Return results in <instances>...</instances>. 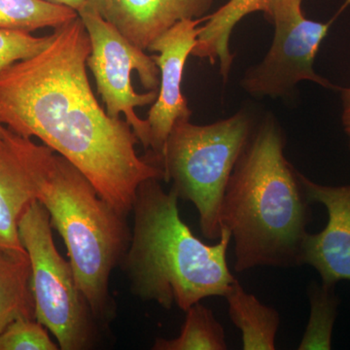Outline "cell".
<instances>
[{
	"label": "cell",
	"mask_w": 350,
	"mask_h": 350,
	"mask_svg": "<svg viewBox=\"0 0 350 350\" xmlns=\"http://www.w3.org/2000/svg\"><path fill=\"white\" fill-rule=\"evenodd\" d=\"M213 0H88L101 17L142 50L177 23L200 19Z\"/></svg>",
	"instance_id": "cell-11"
},
{
	"label": "cell",
	"mask_w": 350,
	"mask_h": 350,
	"mask_svg": "<svg viewBox=\"0 0 350 350\" xmlns=\"http://www.w3.org/2000/svg\"><path fill=\"white\" fill-rule=\"evenodd\" d=\"M47 329L36 319L13 320L0 333V350H57Z\"/></svg>",
	"instance_id": "cell-19"
},
{
	"label": "cell",
	"mask_w": 350,
	"mask_h": 350,
	"mask_svg": "<svg viewBox=\"0 0 350 350\" xmlns=\"http://www.w3.org/2000/svg\"><path fill=\"white\" fill-rule=\"evenodd\" d=\"M69 7L46 0H0V29L31 32L62 27L78 17Z\"/></svg>",
	"instance_id": "cell-17"
},
{
	"label": "cell",
	"mask_w": 350,
	"mask_h": 350,
	"mask_svg": "<svg viewBox=\"0 0 350 350\" xmlns=\"http://www.w3.org/2000/svg\"><path fill=\"white\" fill-rule=\"evenodd\" d=\"M25 146L36 200L66 243L76 280L94 317L108 324L116 312L110 278L131 243L126 216L64 157L31 137H25Z\"/></svg>",
	"instance_id": "cell-4"
},
{
	"label": "cell",
	"mask_w": 350,
	"mask_h": 350,
	"mask_svg": "<svg viewBox=\"0 0 350 350\" xmlns=\"http://www.w3.org/2000/svg\"><path fill=\"white\" fill-rule=\"evenodd\" d=\"M304 0H288L271 18L275 36L271 48L261 63L247 69L241 86L254 96H288L300 82L308 81L325 89L338 88L315 72L313 66L322 41L333 23L338 19L350 0L326 23L308 19L301 9Z\"/></svg>",
	"instance_id": "cell-8"
},
{
	"label": "cell",
	"mask_w": 350,
	"mask_h": 350,
	"mask_svg": "<svg viewBox=\"0 0 350 350\" xmlns=\"http://www.w3.org/2000/svg\"><path fill=\"white\" fill-rule=\"evenodd\" d=\"M181 333L174 338H156L154 350H226L224 328L211 308L194 304L186 310Z\"/></svg>",
	"instance_id": "cell-16"
},
{
	"label": "cell",
	"mask_w": 350,
	"mask_h": 350,
	"mask_svg": "<svg viewBox=\"0 0 350 350\" xmlns=\"http://www.w3.org/2000/svg\"><path fill=\"white\" fill-rule=\"evenodd\" d=\"M288 0H230L215 12L204 18L199 27L192 56L207 59L211 64L219 62L220 73L227 81L234 56L230 52V38L239 21L253 12H262L271 20L275 11Z\"/></svg>",
	"instance_id": "cell-13"
},
{
	"label": "cell",
	"mask_w": 350,
	"mask_h": 350,
	"mask_svg": "<svg viewBox=\"0 0 350 350\" xmlns=\"http://www.w3.org/2000/svg\"><path fill=\"white\" fill-rule=\"evenodd\" d=\"M31 280L27 253L0 251V333L13 320L36 319Z\"/></svg>",
	"instance_id": "cell-15"
},
{
	"label": "cell",
	"mask_w": 350,
	"mask_h": 350,
	"mask_svg": "<svg viewBox=\"0 0 350 350\" xmlns=\"http://www.w3.org/2000/svg\"><path fill=\"white\" fill-rule=\"evenodd\" d=\"M253 130L252 120L244 111L209 125L180 120L155 163L163 172V180L172 182L179 200H188L197 208L204 238H220L226 187Z\"/></svg>",
	"instance_id": "cell-5"
},
{
	"label": "cell",
	"mask_w": 350,
	"mask_h": 350,
	"mask_svg": "<svg viewBox=\"0 0 350 350\" xmlns=\"http://www.w3.org/2000/svg\"><path fill=\"white\" fill-rule=\"evenodd\" d=\"M342 98V123L345 133L349 137L350 147V87L338 89Z\"/></svg>",
	"instance_id": "cell-21"
},
{
	"label": "cell",
	"mask_w": 350,
	"mask_h": 350,
	"mask_svg": "<svg viewBox=\"0 0 350 350\" xmlns=\"http://www.w3.org/2000/svg\"><path fill=\"white\" fill-rule=\"evenodd\" d=\"M19 236L31 262L34 317L55 336L59 349H94L100 322L78 285L70 262L59 254L49 213L38 200L23 214Z\"/></svg>",
	"instance_id": "cell-6"
},
{
	"label": "cell",
	"mask_w": 350,
	"mask_h": 350,
	"mask_svg": "<svg viewBox=\"0 0 350 350\" xmlns=\"http://www.w3.org/2000/svg\"><path fill=\"white\" fill-rule=\"evenodd\" d=\"M310 320L299 350H330L332 334L338 315L340 300L335 287L313 282L308 287Z\"/></svg>",
	"instance_id": "cell-18"
},
{
	"label": "cell",
	"mask_w": 350,
	"mask_h": 350,
	"mask_svg": "<svg viewBox=\"0 0 350 350\" xmlns=\"http://www.w3.org/2000/svg\"><path fill=\"white\" fill-rule=\"evenodd\" d=\"M52 39L53 34L34 36L29 32L0 29V73L16 63L36 56Z\"/></svg>",
	"instance_id": "cell-20"
},
{
	"label": "cell",
	"mask_w": 350,
	"mask_h": 350,
	"mask_svg": "<svg viewBox=\"0 0 350 350\" xmlns=\"http://www.w3.org/2000/svg\"><path fill=\"white\" fill-rule=\"evenodd\" d=\"M7 130H8V128L4 126L3 124L0 123V142H1L2 139H3L4 135H5Z\"/></svg>",
	"instance_id": "cell-23"
},
{
	"label": "cell",
	"mask_w": 350,
	"mask_h": 350,
	"mask_svg": "<svg viewBox=\"0 0 350 350\" xmlns=\"http://www.w3.org/2000/svg\"><path fill=\"white\" fill-rule=\"evenodd\" d=\"M90 53L79 16L55 29L47 47L0 73V123L64 157L128 216L139 186L163 180V172L137 155L130 124L100 107L88 78Z\"/></svg>",
	"instance_id": "cell-1"
},
{
	"label": "cell",
	"mask_w": 350,
	"mask_h": 350,
	"mask_svg": "<svg viewBox=\"0 0 350 350\" xmlns=\"http://www.w3.org/2000/svg\"><path fill=\"white\" fill-rule=\"evenodd\" d=\"M300 178L310 202L321 204L328 214L326 227L306 237L301 265L317 269L328 286L350 282V185H321L301 172Z\"/></svg>",
	"instance_id": "cell-10"
},
{
	"label": "cell",
	"mask_w": 350,
	"mask_h": 350,
	"mask_svg": "<svg viewBox=\"0 0 350 350\" xmlns=\"http://www.w3.org/2000/svg\"><path fill=\"white\" fill-rule=\"evenodd\" d=\"M232 324L241 330L243 350H275L280 315L271 306L264 305L247 293L234 280L225 295Z\"/></svg>",
	"instance_id": "cell-14"
},
{
	"label": "cell",
	"mask_w": 350,
	"mask_h": 350,
	"mask_svg": "<svg viewBox=\"0 0 350 350\" xmlns=\"http://www.w3.org/2000/svg\"><path fill=\"white\" fill-rule=\"evenodd\" d=\"M202 23L204 18L182 20L149 46V51L158 53L152 57L160 70L158 96L146 119L150 126L149 160L153 163L162 157L175 123L190 118L191 109L181 91L182 77Z\"/></svg>",
	"instance_id": "cell-9"
},
{
	"label": "cell",
	"mask_w": 350,
	"mask_h": 350,
	"mask_svg": "<svg viewBox=\"0 0 350 350\" xmlns=\"http://www.w3.org/2000/svg\"><path fill=\"white\" fill-rule=\"evenodd\" d=\"M91 43L87 66L112 118L126 121L144 149L150 148V126L135 108L152 105L158 96L160 70L152 56L131 44L111 24L86 5L78 12Z\"/></svg>",
	"instance_id": "cell-7"
},
{
	"label": "cell",
	"mask_w": 350,
	"mask_h": 350,
	"mask_svg": "<svg viewBox=\"0 0 350 350\" xmlns=\"http://www.w3.org/2000/svg\"><path fill=\"white\" fill-rule=\"evenodd\" d=\"M285 137L273 118L254 128L226 187L221 229L234 243V271L301 266L312 219L300 178L284 155Z\"/></svg>",
	"instance_id": "cell-2"
},
{
	"label": "cell",
	"mask_w": 350,
	"mask_h": 350,
	"mask_svg": "<svg viewBox=\"0 0 350 350\" xmlns=\"http://www.w3.org/2000/svg\"><path fill=\"white\" fill-rule=\"evenodd\" d=\"M159 181L138 188L131 243L120 267L138 299L186 312L207 297H224L236 280L227 261L231 232L222 228L214 245L200 241L182 220L174 189L165 192Z\"/></svg>",
	"instance_id": "cell-3"
},
{
	"label": "cell",
	"mask_w": 350,
	"mask_h": 350,
	"mask_svg": "<svg viewBox=\"0 0 350 350\" xmlns=\"http://www.w3.org/2000/svg\"><path fill=\"white\" fill-rule=\"evenodd\" d=\"M25 142V137L10 129L0 142V251L27 253L21 243L19 223L36 197Z\"/></svg>",
	"instance_id": "cell-12"
},
{
	"label": "cell",
	"mask_w": 350,
	"mask_h": 350,
	"mask_svg": "<svg viewBox=\"0 0 350 350\" xmlns=\"http://www.w3.org/2000/svg\"><path fill=\"white\" fill-rule=\"evenodd\" d=\"M46 1L57 4V5L69 7V8L73 9L77 13L82 10L88 3V0H46Z\"/></svg>",
	"instance_id": "cell-22"
}]
</instances>
